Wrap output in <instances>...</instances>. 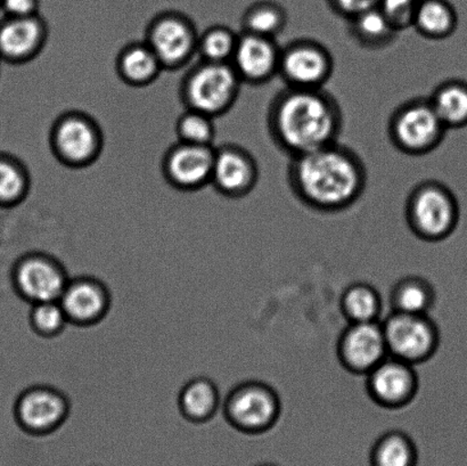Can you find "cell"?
Wrapping results in <instances>:
<instances>
[{"label":"cell","instance_id":"1","mask_svg":"<svg viewBox=\"0 0 467 466\" xmlns=\"http://www.w3.org/2000/svg\"><path fill=\"white\" fill-rule=\"evenodd\" d=\"M287 181L306 207L324 213L349 209L364 194L368 173L363 159L337 141L291 159Z\"/></svg>","mask_w":467,"mask_h":466},{"label":"cell","instance_id":"2","mask_svg":"<svg viewBox=\"0 0 467 466\" xmlns=\"http://www.w3.org/2000/svg\"><path fill=\"white\" fill-rule=\"evenodd\" d=\"M267 127L277 148L290 159L297 158L338 141L342 109L324 88L286 87L269 104Z\"/></svg>","mask_w":467,"mask_h":466},{"label":"cell","instance_id":"3","mask_svg":"<svg viewBox=\"0 0 467 466\" xmlns=\"http://www.w3.org/2000/svg\"><path fill=\"white\" fill-rule=\"evenodd\" d=\"M405 218L410 232L418 239L431 243L441 242L459 226V200L441 181H420L406 200Z\"/></svg>","mask_w":467,"mask_h":466},{"label":"cell","instance_id":"4","mask_svg":"<svg viewBox=\"0 0 467 466\" xmlns=\"http://www.w3.org/2000/svg\"><path fill=\"white\" fill-rule=\"evenodd\" d=\"M243 85L231 63L201 61L195 64L181 84V99L186 109L216 119L230 112L237 102Z\"/></svg>","mask_w":467,"mask_h":466},{"label":"cell","instance_id":"5","mask_svg":"<svg viewBox=\"0 0 467 466\" xmlns=\"http://www.w3.org/2000/svg\"><path fill=\"white\" fill-rule=\"evenodd\" d=\"M228 424L246 437L268 435L281 418L278 392L268 383L250 380L234 387L223 405Z\"/></svg>","mask_w":467,"mask_h":466},{"label":"cell","instance_id":"6","mask_svg":"<svg viewBox=\"0 0 467 466\" xmlns=\"http://www.w3.org/2000/svg\"><path fill=\"white\" fill-rule=\"evenodd\" d=\"M447 130L429 98H411L400 104L388 122L391 144L410 157L433 152L445 140Z\"/></svg>","mask_w":467,"mask_h":466},{"label":"cell","instance_id":"7","mask_svg":"<svg viewBox=\"0 0 467 466\" xmlns=\"http://www.w3.org/2000/svg\"><path fill=\"white\" fill-rule=\"evenodd\" d=\"M49 146L54 158L63 166L85 169L102 155V128L88 113L67 111L54 121L49 131Z\"/></svg>","mask_w":467,"mask_h":466},{"label":"cell","instance_id":"8","mask_svg":"<svg viewBox=\"0 0 467 466\" xmlns=\"http://www.w3.org/2000/svg\"><path fill=\"white\" fill-rule=\"evenodd\" d=\"M199 32L193 20L178 11L155 16L145 31V43L161 63L163 70L177 71L198 55Z\"/></svg>","mask_w":467,"mask_h":466},{"label":"cell","instance_id":"9","mask_svg":"<svg viewBox=\"0 0 467 466\" xmlns=\"http://www.w3.org/2000/svg\"><path fill=\"white\" fill-rule=\"evenodd\" d=\"M381 323L389 356L416 367L437 354L441 331L429 314L391 312Z\"/></svg>","mask_w":467,"mask_h":466},{"label":"cell","instance_id":"10","mask_svg":"<svg viewBox=\"0 0 467 466\" xmlns=\"http://www.w3.org/2000/svg\"><path fill=\"white\" fill-rule=\"evenodd\" d=\"M68 280L64 264L54 255L40 251L18 257L9 272L14 292L31 305L58 301Z\"/></svg>","mask_w":467,"mask_h":466},{"label":"cell","instance_id":"11","mask_svg":"<svg viewBox=\"0 0 467 466\" xmlns=\"http://www.w3.org/2000/svg\"><path fill=\"white\" fill-rule=\"evenodd\" d=\"M334 64L327 46L315 39H296L281 50L278 76L288 88L322 89L333 76Z\"/></svg>","mask_w":467,"mask_h":466},{"label":"cell","instance_id":"12","mask_svg":"<svg viewBox=\"0 0 467 466\" xmlns=\"http://www.w3.org/2000/svg\"><path fill=\"white\" fill-rule=\"evenodd\" d=\"M70 401L61 390L50 386H32L18 394L13 417L23 432L34 437L52 435L67 422Z\"/></svg>","mask_w":467,"mask_h":466},{"label":"cell","instance_id":"13","mask_svg":"<svg viewBox=\"0 0 467 466\" xmlns=\"http://www.w3.org/2000/svg\"><path fill=\"white\" fill-rule=\"evenodd\" d=\"M337 354L348 372L368 376L389 356L382 323H349L338 337Z\"/></svg>","mask_w":467,"mask_h":466},{"label":"cell","instance_id":"14","mask_svg":"<svg viewBox=\"0 0 467 466\" xmlns=\"http://www.w3.org/2000/svg\"><path fill=\"white\" fill-rule=\"evenodd\" d=\"M366 377V390L379 408L400 409L418 395L420 380L415 367L388 356Z\"/></svg>","mask_w":467,"mask_h":466},{"label":"cell","instance_id":"15","mask_svg":"<svg viewBox=\"0 0 467 466\" xmlns=\"http://www.w3.org/2000/svg\"><path fill=\"white\" fill-rule=\"evenodd\" d=\"M214 146L182 143L168 149L162 159V175L181 192H196L212 182Z\"/></svg>","mask_w":467,"mask_h":466},{"label":"cell","instance_id":"16","mask_svg":"<svg viewBox=\"0 0 467 466\" xmlns=\"http://www.w3.org/2000/svg\"><path fill=\"white\" fill-rule=\"evenodd\" d=\"M259 164L249 150L236 144L219 146L214 150L212 182L219 194L242 199L258 184Z\"/></svg>","mask_w":467,"mask_h":466},{"label":"cell","instance_id":"17","mask_svg":"<svg viewBox=\"0 0 467 466\" xmlns=\"http://www.w3.org/2000/svg\"><path fill=\"white\" fill-rule=\"evenodd\" d=\"M68 324L90 327L103 321L111 309L112 296L108 286L99 278H70L59 298Z\"/></svg>","mask_w":467,"mask_h":466},{"label":"cell","instance_id":"18","mask_svg":"<svg viewBox=\"0 0 467 466\" xmlns=\"http://www.w3.org/2000/svg\"><path fill=\"white\" fill-rule=\"evenodd\" d=\"M281 50L276 39L242 32L231 64L243 84H268L278 76Z\"/></svg>","mask_w":467,"mask_h":466},{"label":"cell","instance_id":"19","mask_svg":"<svg viewBox=\"0 0 467 466\" xmlns=\"http://www.w3.org/2000/svg\"><path fill=\"white\" fill-rule=\"evenodd\" d=\"M48 26L38 16L4 17L0 22V59L26 64L39 57L48 40Z\"/></svg>","mask_w":467,"mask_h":466},{"label":"cell","instance_id":"20","mask_svg":"<svg viewBox=\"0 0 467 466\" xmlns=\"http://www.w3.org/2000/svg\"><path fill=\"white\" fill-rule=\"evenodd\" d=\"M116 71L123 84L144 88L157 81L164 70L157 55L143 40L123 46L117 55Z\"/></svg>","mask_w":467,"mask_h":466},{"label":"cell","instance_id":"21","mask_svg":"<svg viewBox=\"0 0 467 466\" xmlns=\"http://www.w3.org/2000/svg\"><path fill=\"white\" fill-rule=\"evenodd\" d=\"M221 403V392L216 383L203 377L187 382L178 397V408L182 418L196 424L213 419Z\"/></svg>","mask_w":467,"mask_h":466},{"label":"cell","instance_id":"22","mask_svg":"<svg viewBox=\"0 0 467 466\" xmlns=\"http://www.w3.org/2000/svg\"><path fill=\"white\" fill-rule=\"evenodd\" d=\"M459 16L448 0H420L413 27L429 40H445L455 34Z\"/></svg>","mask_w":467,"mask_h":466},{"label":"cell","instance_id":"23","mask_svg":"<svg viewBox=\"0 0 467 466\" xmlns=\"http://www.w3.org/2000/svg\"><path fill=\"white\" fill-rule=\"evenodd\" d=\"M429 99L448 130L467 126V81H443L436 87Z\"/></svg>","mask_w":467,"mask_h":466},{"label":"cell","instance_id":"24","mask_svg":"<svg viewBox=\"0 0 467 466\" xmlns=\"http://www.w3.org/2000/svg\"><path fill=\"white\" fill-rule=\"evenodd\" d=\"M370 458L373 466H415L418 462V445L410 433L400 429H390L377 437Z\"/></svg>","mask_w":467,"mask_h":466},{"label":"cell","instance_id":"25","mask_svg":"<svg viewBox=\"0 0 467 466\" xmlns=\"http://www.w3.org/2000/svg\"><path fill=\"white\" fill-rule=\"evenodd\" d=\"M348 32L357 44L370 50L388 47L400 35L379 7L348 21Z\"/></svg>","mask_w":467,"mask_h":466},{"label":"cell","instance_id":"26","mask_svg":"<svg viewBox=\"0 0 467 466\" xmlns=\"http://www.w3.org/2000/svg\"><path fill=\"white\" fill-rule=\"evenodd\" d=\"M436 290L424 277L410 275L396 283L390 295L392 312L429 314L436 304Z\"/></svg>","mask_w":467,"mask_h":466},{"label":"cell","instance_id":"27","mask_svg":"<svg viewBox=\"0 0 467 466\" xmlns=\"http://www.w3.org/2000/svg\"><path fill=\"white\" fill-rule=\"evenodd\" d=\"M340 308L349 323L379 322L383 305L379 291L368 283L348 286L340 299Z\"/></svg>","mask_w":467,"mask_h":466},{"label":"cell","instance_id":"28","mask_svg":"<svg viewBox=\"0 0 467 466\" xmlns=\"http://www.w3.org/2000/svg\"><path fill=\"white\" fill-rule=\"evenodd\" d=\"M285 8L269 0L254 3L242 16V32L276 39L287 26Z\"/></svg>","mask_w":467,"mask_h":466},{"label":"cell","instance_id":"29","mask_svg":"<svg viewBox=\"0 0 467 466\" xmlns=\"http://www.w3.org/2000/svg\"><path fill=\"white\" fill-rule=\"evenodd\" d=\"M31 177L26 164L12 155L0 154V208L21 204L29 195Z\"/></svg>","mask_w":467,"mask_h":466},{"label":"cell","instance_id":"30","mask_svg":"<svg viewBox=\"0 0 467 466\" xmlns=\"http://www.w3.org/2000/svg\"><path fill=\"white\" fill-rule=\"evenodd\" d=\"M240 35L232 27L216 25L209 26L199 36L198 55L201 61L231 63Z\"/></svg>","mask_w":467,"mask_h":466},{"label":"cell","instance_id":"31","mask_svg":"<svg viewBox=\"0 0 467 466\" xmlns=\"http://www.w3.org/2000/svg\"><path fill=\"white\" fill-rule=\"evenodd\" d=\"M175 130L182 143L213 146L216 139L214 119L195 109H186L178 117Z\"/></svg>","mask_w":467,"mask_h":466},{"label":"cell","instance_id":"32","mask_svg":"<svg viewBox=\"0 0 467 466\" xmlns=\"http://www.w3.org/2000/svg\"><path fill=\"white\" fill-rule=\"evenodd\" d=\"M29 324L36 336L53 339L62 335L68 321L59 301H48L31 305Z\"/></svg>","mask_w":467,"mask_h":466},{"label":"cell","instance_id":"33","mask_svg":"<svg viewBox=\"0 0 467 466\" xmlns=\"http://www.w3.org/2000/svg\"><path fill=\"white\" fill-rule=\"evenodd\" d=\"M419 4L420 0H379L378 7L400 34L413 27Z\"/></svg>","mask_w":467,"mask_h":466},{"label":"cell","instance_id":"34","mask_svg":"<svg viewBox=\"0 0 467 466\" xmlns=\"http://www.w3.org/2000/svg\"><path fill=\"white\" fill-rule=\"evenodd\" d=\"M329 8L347 21L379 6V0H327Z\"/></svg>","mask_w":467,"mask_h":466},{"label":"cell","instance_id":"35","mask_svg":"<svg viewBox=\"0 0 467 466\" xmlns=\"http://www.w3.org/2000/svg\"><path fill=\"white\" fill-rule=\"evenodd\" d=\"M40 0H2L0 11L5 17H29L38 16Z\"/></svg>","mask_w":467,"mask_h":466},{"label":"cell","instance_id":"36","mask_svg":"<svg viewBox=\"0 0 467 466\" xmlns=\"http://www.w3.org/2000/svg\"><path fill=\"white\" fill-rule=\"evenodd\" d=\"M264 466H274V465H264Z\"/></svg>","mask_w":467,"mask_h":466},{"label":"cell","instance_id":"37","mask_svg":"<svg viewBox=\"0 0 467 466\" xmlns=\"http://www.w3.org/2000/svg\"><path fill=\"white\" fill-rule=\"evenodd\" d=\"M0 2H2V0H0Z\"/></svg>","mask_w":467,"mask_h":466}]
</instances>
